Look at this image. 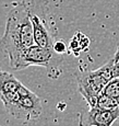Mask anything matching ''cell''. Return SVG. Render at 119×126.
I'll return each instance as SVG.
<instances>
[{
    "mask_svg": "<svg viewBox=\"0 0 119 126\" xmlns=\"http://www.w3.org/2000/svg\"><path fill=\"white\" fill-rule=\"evenodd\" d=\"M35 43L33 24L28 10L23 0L14 2L7 16V22L2 37L0 38V50L9 58L12 67L24 49Z\"/></svg>",
    "mask_w": 119,
    "mask_h": 126,
    "instance_id": "1",
    "label": "cell"
},
{
    "mask_svg": "<svg viewBox=\"0 0 119 126\" xmlns=\"http://www.w3.org/2000/svg\"><path fill=\"white\" fill-rule=\"evenodd\" d=\"M33 24L35 43L40 46L53 48L58 40V29L49 10L47 0H23ZM54 49V48H53Z\"/></svg>",
    "mask_w": 119,
    "mask_h": 126,
    "instance_id": "2",
    "label": "cell"
},
{
    "mask_svg": "<svg viewBox=\"0 0 119 126\" xmlns=\"http://www.w3.org/2000/svg\"><path fill=\"white\" fill-rule=\"evenodd\" d=\"M0 100L9 114L24 123L37 120L43 113L40 98L24 84L18 91L0 94Z\"/></svg>",
    "mask_w": 119,
    "mask_h": 126,
    "instance_id": "3",
    "label": "cell"
},
{
    "mask_svg": "<svg viewBox=\"0 0 119 126\" xmlns=\"http://www.w3.org/2000/svg\"><path fill=\"white\" fill-rule=\"evenodd\" d=\"M64 59V55H59L53 48L43 47L34 44L24 49L19 56L15 64L11 67L13 70H23L30 66H40L47 69L50 78L57 79L60 76V65Z\"/></svg>",
    "mask_w": 119,
    "mask_h": 126,
    "instance_id": "4",
    "label": "cell"
},
{
    "mask_svg": "<svg viewBox=\"0 0 119 126\" xmlns=\"http://www.w3.org/2000/svg\"><path fill=\"white\" fill-rule=\"evenodd\" d=\"M76 77L78 90L90 108H94L105 86L111 79H114L110 58L99 68L95 70H83L78 72Z\"/></svg>",
    "mask_w": 119,
    "mask_h": 126,
    "instance_id": "5",
    "label": "cell"
},
{
    "mask_svg": "<svg viewBox=\"0 0 119 126\" xmlns=\"http://www.w3.org/2000/svg\"><path fill=\"white\" fill-rule=\"evenodd\" d=\"M117 120H119V108L104 110L94 106L79 114V126H111Z\"/></svg>",
    "mask_w": 119,
    "mask_h": 126,
    "instance_id": "6",
    "label": "cell"
},
{
    "mask_svg": "<svg viewBox=\"0 0 119 126\" xmlns=\"http://www.w3.org/2000/svg\"><path fill=\"white\" fill-rule=\"evenodd\" d=\"M23 86L11 72L0 69V94L18 91Z\"/></svg>",
    "mask_w": 119,
    "mask_h": 126,
    "instance_id": "7",
    "label": "cell"
},
{
    "mask_svg": "<svg viewBox=\"0 0 119 126\" xmlns=\"http://www.w3.org/2000/svg\"><path fill=\"white\" fill-rule=\"evenodd\" d=\"M90 46V40L89 37L81 32H77L76 34L72 36L71 41H70L69 48L71 52H76V55L79 54V52H83L86 50Z\"/></svg>",
    "mask_w": 119,
    "mask_h": 126,
    "instance_id": "8",
    "label": "cell"
},
{
    "mask_svg": "<svg viewBox=\"0 0 119 126\" xmlns=\"http://www.w3.org/2000/svg\"><path fill=\"white\" fill-rule=\"evenodd\" d=\"M95 106L99 109H104V110H114V109L119 108V100L105 93H101Z\"/></svg>",
    "mask_w": 119,
    "mask_h": 126,
    "instance_id": "9",
    "label": "cell"
},
{
    "mask_svg": "<svg viewBox=\"0 0 119 126\" xmlns=\"http://www.w3.org/2000/svg\"><path fill=\"white\" fill-rule=\"evenodd\" d=\"M102 93H105L107 95H110L113 98H116L119 100V77L111 79L105 86Z\"/></svg>",
    "mask_w": 119,
    "mask_h": 126,
    "instance_id": "10",
    "label": "cell"
},
{
    "mask_svg": "<svg viewBox=\"0 0 119 126\" xmlns=\"http://www.w3.org/2000/svg\"><path fill=\"white\" fill-rule=\"evenodd\" d=\"M111 60V72H113V77L117 78L119 77V43L117 44V50L114 54V56L110 58Z\"/></svg>",
    "mask_w": 119,
    "mask_h": 126,
    "instance_id": "11",
    "label": "cell"
},
{
    "mask_svg": "<svg viewBox=\"0 0 119 126\" xmlns=\"http://www.w3.org/2000/svg\"><path fill=\"white\" fill-rule=\"evenodd\" d=\"M53 48H54V50L57 53V54L64 55V56L66 55V53H67V50H68V47H67V45H66V43L62 40H59V38L55 42Z\"/></svg>",
    "mask_w": 119,
    "mask_h": 126,
    "instance_id": "12",
    "label": "cell"
}]
</instances>
